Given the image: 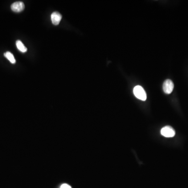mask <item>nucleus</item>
<instances>
[{
	"instance_id": "1",
	"label": "nucleus",
	"mask_w": 188,
	"mask_h": 188,
	"mask_svg": "<svg viewBox=\"0 0 188 188\" xmlns=\"http://www.w3.org/2000/svg\"><path fill=\"white\" fill-rule=\"evenodd\" d=\"M133 93L137 98L143 101L146 100V94L145 93L144 88L141 86L138 85L135 87L133 89Z\"/></svg>"
},
{
	"instance_id": "2",
	"label": "nucleus",
	"mask_w": 188,
	"mask_h": 188,
	"mask_svg": "<svg viewBox=\"0 0 188 188\" xmlns=\"http://www.w3.org/2000/svg\"><path fill=\"white\" fill-rule=\"evenodd\" d=\"M161 134L166 138H173L175 135L176 132L174 129L170 126H166L161 130Z\"/></svg>"
},
{
	"instance_id": "3",
	"label": "nucleus",
	"mask_w": 188,
	"mask_h": 188,
	"mask_svg": "<svg viewBox=\"0 0 188 188\" xmlns=\"http://www.w3.org/2000/svg\"><path fill=\"white\" fill-rule=\"evenodd\" d=\"M174 88V84L173 81H171L170 79H166V81L164 82L162 88L165 93L170 94L173 92Z\"/></svg>"
},
{
	"instance_id": "4",
	"label": "nucleus",
	"mask_w": 188,
	"mask_h": 188,
	"mask_svg": "<svg viewBox=\"0 0 188 188\" xmlns=\"http://www.w3.org/2000/svg\"><path fill=\"white\" fill-rule=\"evenodd\" d=\"M25 9V4L22 2H14L11 5V9L15 12H21Z\"/></svg>"
},
{
	"instance_id": "5",
	"label": "nucleus",
	"mask_w": 188,
	"mask_h": 188,
	"mask_svg": "<svg viewBox=\"0 0 188 188\" xmlns=\"http://www.w3.org/2000/svg\"><path fill=\"white\" fill-rule=\"evenodd\" d=\"M51 18L52 24L54 25H58L59 24L61 20L62 19V15L60 13L58 12H54L52 13L51 16Z\"/></svg>"
},
{
	"instance_id": "6",
	"label": "nucleus",
	"mask_w": 188,
	"mask_h": 188,
	"mask_svg": "<svg viewBox=\"0 0 188 188\" xmlns=\"http://www.w3.org/2000/svg\"><path fill=\"white\" fill-rule=\"evenodd\" d=\"M16 46L18 49L22 53L26 52L27 51V49L25 46L23 44L22 42H21V40H18L16 42Z\"/></svg>"
},
{
	"instance_id": "7",
	"label": "nucleus",
	"mask_w": 188,
	"mask_h": 188,
	"mask_svg": "<svg viewBox=\"0 0 188 188\" xmlns=\"http://www.w3.org/2000/svg\"><path fill=\"white\" fill-rule=\"evenodd\" d=\"M4 56L10 61V63H12V64L15 63V59L14 58V55L12 53H10V52H5L4 54Z\"/></svg>"
},
{
	"instance_id": "8",
	"label": "nucleus",
	"mask_w": 188,
	"mask_h": 188,
	"mask_svg": "<svg viewBox=\"0 0 188 188\" xmlns=\"http://www.w3.org/2000/svg\"><path fill=\"white\" fill-rule=\"evenodd\" d=\"M60 188H71V186H69V185H67V184H66V183H64V184H63V185L61 186Z\"/></svg>"
}]
</instances>
